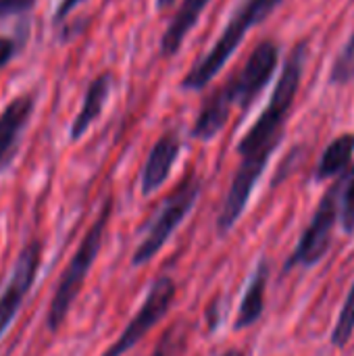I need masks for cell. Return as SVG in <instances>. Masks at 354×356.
I'll use <instances>...</instances> for the list:
<instances>
[{"mask_svg": "<svg viewBox=\"0 0 354 356\" xmlns=\"http://www.w3.org/2000/svg\"><path fill=\"white\" fill-rule=\"evenodd\" d=\"M305 56H307V44L303 42L290 52L269 104L265 106L261 117L255 121V125L238 144V154L242 161L232 181V188L227 192V198L223 202V209L217 217L219 234H227L236 225V221L240 219V215L244 213L248 204L252 188L257 186L259 177L263 175L267 167L269 156L282 142L286 119L292 111L296 92L300 88Z\"/></svg>", "mask_w": 354, "mask_h": 356, "instance_id": "obj_1", "label": "cell"}, {"mask_svg": "<svg viewBox=\"0 0 354 356\" xmlns=\"http://www.w3.org/2000/svg\"><path fill=\"white\" fill-rule=\"evenodd\" d=\"M111 213H113V202L106 200L98 219L92 223V227L83 236L79 248L75 250L73 259L69 261L67 269L63 271L58 286L54 290L52 302H50L48 313H46V327L50 332L61 330V325L65 323L75 298L79 296L81 286H83V282H86V277H88V273H90L100 248H102V238H104V229H106V223L111 219Z\"/></svg>", "mask_w": 354, "mask_h": 356, "instance_id": "obj_2", "label": "cell"}, {"mask_svg": "<svg viewBox=\"0 0 354 356\" xmlns=\"http://www.w3.org/2000/svg\"><path fill=\"white\" fill-rule=\"evenodd\" d=\"M282 4V0H246L238 13L234 15V19L227 23V27L223 29L221 38L215 42V46L211 48V52L200 58L190 73L184 77L182 88L184 90H202L230 60V56L236 52V48L242 44L246 31L265 21L277 6Z\"/></svg>", "mask_w": 354, "mask_h": 356, "instance_id": "obj_3", "label": "cell"}, {"mask_svg": "<svg viewBox=\"0 0 354 356\" xmlns=\"http://www.w3.org/2000/svg\"><path fill=\"white\" fill-rule=\"evenodd\" d=\"M346 181H348V171L338 175L336 184L323 194L313 221L309 223L307 232L303 234L296 250L292 252L290 261L286 263V271L300 265V267H313L315 263H319L332 242V232L336 225V217L340 213L342 200H344V190H346Z\"/></svg>", "mask_w": 354, "mask_h": 356, "instance_id": "obj_4", "label": "cell"}, {"mask_svg": "<svg viewBox=\"0 0 354 356\" xmlns=\"http://www.w3.org/2000/svg\"><path fill=\"white\" fill-rule=\"evenodd\" d=\"M198 194H200V181L194 175H188L173 190V194L165 200L163 209L159 211L156 219L152 221L150 232L146 234L142 244L136 248V252L131 257L134 267H142L156 257V252L165 246V242L171 238V234L177 229V225L184 221V217L192 211Z\"/></svg>", "mask_w": 354, "mask_h": 356, "instance_id": "obj_5", "label": "cell"}, {"mask_svg": "<svg viewBox=\"0 0 354 356\" xmlns=\"http://www.w3.org/2000/svg\"><path fill=\"white\" fill-rule=\"evenodd\" d=\"M175 298V284L169 275H161L152 286L150 292L140 307L138 315L129 321V325L121 332V336L102 353V356H123L131 350L171 309Z\"/></svg>", "mask_w": 354, "mask_h": 356, "instance_id": "obj_6", "label": "cell"}, {"mask_svg": "<svg viewBox=\"0 0 354 356\" xmlns=\"http://www.w3.org/2000/svg\"><path fill=\"white\" fill-rule=\"evenodd\" d=\"M277 58H280V50L273 40L261 42L255 48V52L250 54V58L246 60L242 71L238 75H234L223 86V90L227 92L234 106L248 108L255 102V98L269 83V79L277 67Z\"/></svg>", "mask_w": 354, "mask_h": 356, "instance_id": "obj_7", "label": "cell"}, {"mask_svg": "<svg viewBox=\"0 0 354 356\" xmlns=\"http://www.w3.org/2000/svg\"><path fill=\"white\" fill-rule=\"evenodd\" d=\"M40 263H42V242L31 240L19 252L13 273H10V280H8L4 292L0 294V338L6 334V330L15 321L17 313L21 311L23 300L35 282Z\"/></svg>", "mask_w": 354, "mask_h": 356, "instance_id": "obj_8", "label": "cell"}, {"mask_svg": "<svg viewBox=\"0 0 354 356\" xmlns=\"http://www.w3.org/2000/svg\"><path fill=\"white\" fill-rule=\"evenodd\" d=\"M179 154V138L175 134H165L150 150L148 161L142 171V194L148 196L156 192L169 177Z\"/></svg>", "mask_w": 354, "mask_h": 356, "instance_id": "obj_9", "label": "cell"}, {"mask_svg": "<svg viewBox=\"0 0 354 356\" xmlns=\"http://www.w3.org/2000/svg\"><path fill=\"white\" fill-rule=\"evenodd\" d=\"M31 111H33V98L19 96L0 115V167H4L8 159L13 156L19 144L21 131L31 117Z\"/></svg>", "mask_w": 354, "mask_h": 356, "instance_id": "obj_10", "label": "cell"}, {"mask_svg": "<svg viewBox=\"0 0 354 356\" xmlns=\"http://www.w3.org/2000/svg\"><path fill=\"white\" fill-rule=\"evenodd\" d=\"M111 88H113V75L111 73H100L88 88L86 92V98H83V104H81V111L77 113L73 125H71V140H79L88 129L90 125L100 117L104 104H106V98L111 94Z\"/></svg>", "mask_w": 354, "mask_h": 356, "instance_id": "obj_11", "label": "cell"}, {"mask_svg": "<svg viewBox=\"0 0 354 356\" xmlns=\"http://www.w3.org/2000/svg\"><path fill=\"white\" fill-rule=\"evenodd\" d=\"M209 2L211 0H184L182 8L177 10V15L173 17L171 25L167 27V31L163 35V42H161L163 56H173L179 50L182 42L192 31V27L198 23L200 15L209 6Z\"/></svg>", "mask_w": 354, "mask_h": 356, "instance_id": "obj_12", "label": "cell"}, {"mask_svg": "<svg viewBox=\"0 0 354 356\" xmlns=\"http://www.w3.org/2000/svg\"><path fill=\"white\" fill-rule=\"evenodd\" d=\"M232 108H234V104H232L227 92L223 88L217 90L209 98L204 108L200 111V115H198V119H196V123L192 127V136L196 140H204V142L213 140L223 129V125L227 123V119L232 115Z\"/></svg>", "mask_w": 354, "mask_h": 356, "instance_id": "obj_13", "label": "cell"}, {"mask_svg": "<svg viewBox=\"0 0 354 356\" xmlns=\"http://www.w3.org/2000/svg\"><path fill=\"white\" fill-rule=\"evenodd\" d=\"M267 277H269V269L267 263H261L248 284V290L242 298L240 305V313L236 317V330H244L250 327L252 323H257V319L263 313L265 307V288H267Z\"/></svg>", "mask_w": 354, "mask_h": 356, "instance_id": "obj_14", "label": "cell"}, {"mask_svg": "<svg viewBox=\"0 0 354 356\" xmlns=\"http://www.w3.org/2000/svg\"><path fill=\"white\" fill-rule=\"evenodd\" d=\"M354 154V134L338 136L323 152L319 167H317V179H330L338 177L346 171L351 159Z\"/></svg>", "mask_w": 354, "mask_h": 356, "instance_id": "obj_15", "label": "cell"}, {"mask_svg": "<svg viewBox=\"0 0 354 356\" xmlns=\"http://www.w3.org/2000/svg\"><path fill=\"white\" fill-rule=\"evenodd\" d=\"M354 332V284L346 296V302L340 311V317H338V323L334 327V334H332V342L334 346L338 348H344L348 344V340L353 338Z\"/></svg>", "mask_w": 354, "mask_h": 356, "instance_id": "obj_16", "label": "cell"}, {"mask_svg": "<svg viewBox=\"0 0 354 356\" xmlns=\"http://www.w3.org/2000/svg\"><path fill=\"white\" fill-rule=\"evenodd\" d=\"M354 79V31L348 38V42L344 44V48L340 50V54L334 60L332 73H330V81L344 86Z\"/></svg>", "mask_w": 354, "mask_h": 356, "instance_id": "obj_17", "label": "cell"}, {"mask_svg": "<svg viewBox=\"0 0 354 356\" xmlns=\"http://www.w3.org/2000/svg\"><path fill=\"white\" fill-rule=\"evenodd\" d=\"M342 227L346 234H354V169L348 171V181L342 200Z\"/></svg>", "mask_w": 354, "mask_h": 356, "instance_id": "obj_18", "label": "cell"}, {"mask_svg": "<svg viewBox=\"0 0 354 356\" xmlns=\"http://www.w3.org/2000/svg\"><path fill=\"white\" fill-rule=\"evenodd\" d=\"M35 0H0V17H10V15H21L31 10Z\"/></svg>", "mask_w": 354, "mask_h": 356, "instance_id": "obj_19", "label": "cell"}, {"mask_svg": "<svg viewBox=\"0 0 354 356\" xmlns=\"http://www.w3.org/2000/svg\"><path fill=\"white\" fill-rule=\"evenodd\" d=\"M83 0H61V4H58V8H56V13H54V23H61L75 6H79Z\"/></svg>", "mask_w": 354, "mask_h": 356, "instance_id": "obj_20", "label": "cell"}, {"mask_svg": "<svg viewBox=\"0 0 354 356\" xmlns=\"http://www.w3.org/2000/svg\"><path fill=\"white\" fill-rule=\"evenodd\" d=\"M15 54V44L8 38H0V69L10 60V56Z\"/></svg>", "mask_w": 354, "mask_h": 356, "instance_id": "obj_21", "label": "cell"}, {"mask_svg": "<svg viewBox=\"0 0 354 356\" xmlns=\"http://www.w3.org/2000/svg\"><path fill=\"white\" fill-rule=\"evenodd\" d=\"M173 355V332H169L156 346V350L150 356H171Z\"/></svg>", "mask_w": 354, "mask_h": 356, "instance_id": "obj_22", "label": "cell"}, {"mask_svg": "<svg viewBox=\"0 0 354 356\" xmlns=\"http://www.w3.org/2000/svg\"><path fill=\"white\" fill-rule=\"evenodd\" d=\"M169 4H173V0H156V8H159V10L165 8V6H169Z\"/></svg>", "mask_w": 354, "mask_h": 356, "instance_id": "obj_23", "label": "cell"}, {"mask_svg": "<svg viewBox=\"0 0 354 356\" xmlns=\"http://www.w3.org/2000/svg\"><path fill=\"white\" fill-rule=\"evenodd\" d=\"M221 356H244L240 350H227V353H223Z\"/></svg>", "mask_w": 354, "mask_h": 356, "instance_id": "obj_24", "label": "cell"}]
</instances>
